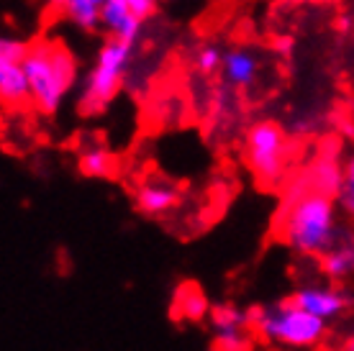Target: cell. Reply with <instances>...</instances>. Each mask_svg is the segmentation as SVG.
Listing matches in <instances>:
<instances>
[{"label": "cell", "instance_id": "cell-1", "mask_svg": "<svg viewBox=\"0 0 354 351\" xmlns=\"http://www.w3.org/2000/svg\"><path fill=\"white\" fill-rule=\"evenodd\" d=\"M339 205L334 198L310 190L306 177L290 187L283 213L277 218V236L290 252L319 259L334 246L342 234Z\"/></svg>", "mask_w": 354, "mask_h": 351}, {"label": "cell", "instance_id": "cell-2", "mask_svg": "<svg viewBox=\"0 0 354 351\" xmlns=\"http://www.w3.org/2000/svg\"><path fill=\"white\" fill-rule=\"evenodd\" d=\"M24 70L31 85V106L41 115H54L77 79V59L62 41L36 39L28 44Z\"/></svg>", "mask_w": 354, "mask_h": 351}, {"label": "cell", "instance_id": "cell-3", "mask_svg": "<svg viewBox=\"0 0 354 351\" xmlns=\"http://www.w3.org/2000/svg\"><path fill=\"white\" fill-rule=\"evenodd\" d=\"M249 328L254 339L283 346V349H316L326 339L328 323L306 313L290 298L277 300L272 305L249 307Z\"/></svg>", "mask_w": 354, "mask_h": 351}, {"label": "cell", "instance_id": "cell-4", "mask_svg": "<svg viewBox=\"0 0 354 351\" xmlns=\"http://www.w3.org/2000/svg\"><path fill=\"white\" fill-rule=\"evenodd\" d=\"M133 57V44L118 41V39H106L95 54V61L90 67L82 93L77 97V106L85 115L100 113L103 108L115 97L121 90Z\"/></svg>", "mask_w": 354, "mask_h": 351}, {"label": "cell", "instance_id": "cell-5", "mask_svg": "<svg viewBox=\"0 0 354 351\" xmlns=\"http://www.w3.org/2000/svg\"><path fill=\"white\" fill-rule=\"evenodd\" d=\"M244 159H247L252 175L267 187L283 182L290 146L285 131L272 121H259L249 126L244 136Z\"/></svg>", "mask_w": 354, "mask_h": 351}, {"label": "cell", "instance_id": "cell-6", "mask_svg": "<svg viewBox=\"0 0 354 351\" xmlns=\"http://www.w3.org/2000/svg\"><path fill=\"white\" fill-rule=\"evenodd\" d=\"M290 300L298 307H303L306 313L321 318V321H339L344 318L354 307V295L339 285H301L298 290L292 292Z\"/></svg>", "mask_w": 354, "mask_h": 351}, {"label": "cell", "instance_id": "cell-7", "mask_svg": "<svg viewBox=\"0 0 354 351\" xmlns=\"http://www.w3.org/2000/svg\"><path fill=\"white\" fill-rule=\"evenodd\" d=\"M180 200H183L180 187L157 175L142 180L139 187H136V193H133L136 208H139L144 216H149V218H162V216L172 213L177 205H180Z\"/></svg>", "mask_w": 354, "mask_h": 351}, {"label": "cell", "instance_id": "cell-8", "mask_svg": "<svg viewBox=\"0 0 354 351\" xmlns=\"http://www.w3.org/2000/svg\"><path fill=\"white\" fill-rule=\"evenodd\" d=\"M259 70H262V59L252 49H247V46H231V49L223 52L221 77L231 88L236 90L252 88L259 77Z\"/></svg>", "mask_w": 354, "mask_h": 351}, {"label": "cell", "instance_id": "cell-9", "mask_svg": "<svg viewBox=\"0 0 354 351\" xmlns=\"http://www.w3.org/2000/svg\"><path fill=\"white\" fill-rule=\"evenodd\" d=\"M142 23L144 21L133 16L126 0H106L100 8V28L108 34V39L136 44V39L142 36Z\"/></svg>", "mask_w": 354, "mask_h": 351}, {"label": "cell", "instance_id": "cell-10", "mask_svg": "<svg viewBox=\"0 0 354 351\" xmlns=\"http://www.w3.org/2000/svg\"><path fill=\"white\" fill-rule=\"evenodd\" d=\"M319 269L331 285H342V282L354 277V231L344 229L334 241V246L326 254L319 256Z\"/></svg>", "mask_w": 354, "mask_h": 351}, {"label": "cell", "instance_id": "cell-11", "mask_svg": "<svg viewBox=\"0 0 354 351\" xmlns=\"http://www.w3.org/2000/svg\"><path fill=\"white\" fill-rule=\"evenodd\" d=\"M306 182L310 190L324 193L337 200L339 187H342V162L337 159L334 151H324L310 162L308 172H306Z\"/></svg>", "mask_w": 354, "mask_h": 351}, {"label": "cell", "instance_id": "cell-12", "mask_svg": "<svg viewBox=\"0 0 354 351\" xmlns=\"http://www.w3.org/2000/svg\"><path fill=\"white\" fill-rule=\"evenodd\" d=\"M213 303L205 298V292L193 285V282H185L180 285L172 295V316L180 318V321H187V323H201V321H208L211 316Z\"/></svg>", "mask_w": 354, "mask_h": 351}, {"label": "cell", "instance_id": "cell-13", "mask_svg": "<svg viewBox=\"0 0 354 351\" xmlns=\"http://www.w3.org/2000/svg\"><path fill=\"white\" fill-rule=\"evenodd\" d=\"M0 97L8 108L31 103V85L21 61H0Z\"/></svg>", "mask_w": 354, "mask_h": 351}, {"label": "cell", "instance_id": "cell-14", "mask_svg": "<svg viewBox=\"0 0 354 351\" xmlns=\"http://www.w3.org/2000/svg\"><path fill=\"white\" fill-rule=\"evenodd\" d=\"M213 334L223 331H252L249 328V307H239L236 303H216L208 316Z\"/></svg>", "mask_w": 354, "mask_h": 351}, {"label": "cell", "instance_id": "cell-15", "mask_svg": "<svg viewBox=\"0 0 354 351\" xmlns=\"http://www.w3.org/2000/svg\"><path fill=\"white\" fill-rule=\"evenodd\" d=\"M80 172L85 177H108L113 172V157L106 149L93 146L80 154Z\"/></svg>", "mask_w": 354, "mask_h": 351}, {"label": "cell", "instance_id": "cell-16", "mask_svg": "<svg viewBox=\"0 0 354 351\" xmlns=\"http://www.w3.org/2000/svg\"><path fill=\"white\" fill-rule=\"evenodd\" d=\"M337 205L346 218L354 220V151L342 162V187L337 195Z\"/></svg>", "mask_w": 354, "mask_h": 351}, {"label": "cell", "instance_id": "cell-17", "mask_svg": "<svg viewBox=\"0 0 354 351\" xmlns=\"http://www.w3.org/2000/svg\"><path fill=\"white\" fill-rule=\"evenodd\" d=\"M213 351H254V334L252 331H223L213 334Z\"/></svg>", "mask_w": 354, "mask_h": 351}, {"label": "cell", "instance_id": "cell-18", "mask_svg": "<svg viewBox=\"0 0 354 351\" xmlns=\"http://www.w3.org/2000/svg\"><path fill=\"white\" fill-rule=\"evenodd\" d=\"M221 59H223V52L216 44H203L195 49V70L203 72V75L221 72Z\"/></svg>", "mask_w": 354, "mask_h": 351}, {"label": "cell", "instance_id": "cell-19", "mask_svg": "<svg viewBox=\"0 0 354 351\" xmlns=\"http://www.w3.org/2000/svg\"><path fill=\"white\" fill-rule=\"evenodd\" d=\"M28 54V44L21 41L18 36H3L0 39V61H21L26 59Z\"/></svg>", "mask_w": 354, "mask_h": 351}, {"label": "cell", "instance_id": "cell-20", "mask_svg": "<svg viewBox=\"0 0 354 351\" xmlns=\"http://www.w3.org/2000/svg\"><path fill=\"white\" fill-rule=\"evenodd\" d=\"M129 3V8L133 10V16L139 18V21H147L157 13V6H160V0H126Z\"/></svg>", "mask_w": 354, "mask_h": 351}, {"label": "cell", "instance_id": "cell-21", "mask_svg": "<svg viewBox=\"0 0 354 351\" xmlns=\"http://www.w3.org/2000/svg\"><path fill=\"white\" fill-rule=\"evenodd\" d=\"M290 49H292V39H290V36H283V39H274V52L290 54Z\"/></svg>", "mask_w": 354, "mask_h": 351}, {"label": "cell", "instance_id": "cell-22", "mask_svg": "<svg viewBox=\"0 0 354 351\" xmlns=\"http://www.w3.org/2000/svg\"><path fill=\"white\" fill-rule=\"evenodd\" d=\"M339 351H354V331L349 336H344V341L339 343Z\"/></svg>", "mask_w": 354, "mask_h": 351}]
</instances>
